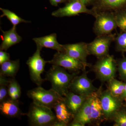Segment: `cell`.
<instances>
[{
	"label": "cell",
	"instance_id": "6da1fadb",
	"mask_svg": "<svg viewBox=\"0 0 126 126\" xmlns=\"http://www.w3.org/2000/svg\"><path fill=\"white\" fill-rule=\"evenodd\" d=\"M76 74L75 73L70 74L64 68L52 65L46 72L45 79L50 83L52 89L63 97L69 92L70 84Z\"/></svg>",
	"mask_w": 126,
	"mask_h": 126
},
{
	"label": "cell",
	"instance_id": "7a4b0ae2",
	"mask_svg": "<svg viewBox=\"0 0 126 126\" xmlns=\"http://www.w3.org/2000/svg\"><path fill=\"white\" fill-rule=\"evenodd\" d=\"M30 124L32 126H53L57 121L51 109L33 102L27 114Z\"/></svg>",
	"mask_w": 126,
	"mask_h": 126
},
{
	"label": "cell",
	"instance_id": "3957f363",
	"mask_svg": "<svg viewBox=\"0 0 126 126\" xmlns=\"http://www.w3.org/2000/svg\"><path fill=\"white\" fill-rule=\"evenodd\" d=\"M27 95L33 100V102L51 109L57 102L60 100L64 101V97L53 89L46 90L41 86L29 90Z\"/></svg>",
	"mask_w": 126,
	"mask_h": 126
},
{
	"label": "cell",
	"instance_id": "277c9868",
	"mask_svg": "<svg viewBox=\"0 0 126 126\" xmlns=\"http://www.w3.org/2000/svg\"><path fill=\"white\" fill-rule=\"evenodd\" d=\"M93 30L97 36L111 33L117 26L114 13L108 11L97 12Z\"/></svg>",
	"mask_w": 126,
	"mask_h": 126
},
{
	"label": "cell",
	"instance_id": "5b68a950",
	"mask_svg": "<svg viewBox=\"0 0 126 126\" xmlns=\"http://www.w3.org/2000/svg\"><path fill=\"white\" fill-rule=\"evenodd\" d=\"M42 48L37 46L34 53L29 58L26 62L29 67L30 76L32 81L38 86H41L45 79H42L41 75L44 71L45 67L48 61H45L41 56Z\"/></svg>",
	"mask_w": 126,
	"mask_h": 126
},
{
	"label": "cell",
	"instance_id": "8992f818",
	"mask_svg": "<svg viewBox=\"0 0 126 126\" xmlns=\"http://www.w3.org/2000/svg\"><path fill=\"white\" fill-rule=\"evenodd\" d=\"M99 59L94 67V72L100 80L109 81L115 77L117 63L113 56L109 54Z\"/></svg>",
	"mask_w": 126,
	"mask_h": 126
},
{
	"label": "cell",
	"instance_id": "52a82bcc",
	"mask_svg": "<svg viewBox=\"0 0 126 126\" xmlns=\"http://www.w3.org/2000/svg\"><path fill=\"white\" fill-rule=\"evenodd\" d=\"M97 12L92 9H89L81 0H68L64 7L52 12V15L56 17L71 16L86 14L95 17Z\"/></svg>",
	"mask_w": 126,
	"mask_h": 126
},
{
	"label": "cell",
	"instance_id": "ba28073f",
	"mask_svg": "<svg viewBox=\"0 0 126 126\" xmlns=\"http://www.w3.org/2000/svg\"><path fill=\"white\" fill-rule=\"evenodd\" d=\"M116 34H110L97 36L94 40L88 44V48L90 54L98 59L108 54L109 47L115 41Z\"/></svg>",
	"mask_w": 126,
	"mask_h": 126
},
{
	"label": "cell",
	"instance_id": "9c48e42d",
	"mask_svg": "<svg viewBox=\"0 0 126 126\" xmlns=\"http://www.w3.org/2000/svg\"><path fill=\"white\" fill-rule=\"evenodd\" d=\"M48 63L52 65H58L73 72L85 70L86 67L89 65L87 63H84L69 56L65 53L57 52L54 55L52 60Z\"/></svg>",
	"mask_w": 126,
	"mask_h": 126
},
{
	"label": "cell",
	"instance_id": "30bf717a",
	"mask_svg": "<svg viewBox=\"0 0 126 126\" xmlns=\"http://www.w3.org/2000/svg\"><path fill=\"white\" fill-rule=\"evenodd\" d=\"M69 90L76 94L87 97L96 92L97 89L94 86L85 72L80 76H76L73 79L69 86Z\"/></svg>",
	"mask_w": 126,
	"mask_h": 126
},
{
	"label": "cell",
	"instance_id": "8fae6325",
	"mask_svg": "<svg viewBox=\"0 0 126 126\" xmlns=\"http://www.w3.org/2000/svg\"><path fill=\"white\" fill-rule=\"evenodd\" d=\"M99 96L101 102L104 117L106 119L113 118L121 107V99L119 98L113 96L109 90L102 93Z\"/></svg>",
	"mask_w": 126,
	"mask_h": 126
},
{
	"label": "cell",
	"instance_id": "7c38bea8",
	"mask_svg": "<svg viewBox=\"0 0 126 126\" xmlns=\"http://www.w3.org/2000/svg\"><path fill=\"white\" fill-rule=\"evenodd\" d=\"M63 45V53L74 58L87 63V57L90 54L88 48V44L80 42Z\"/></svg>",
	"mask_w": 126,
	"mask_h": 126
},
{
	"label": "cell",
	"instance_id": "4fadbf2b",
	"mask_svg": "<svg viewBox=\"0 0 126 126\" xmlns=\"http://www.w3.org/2000/svg\"><path fill=\"white\" fill-rule=\"evenodd\" d=\"M92 9L97 12L108 11L115 12L126 10V0H96Z\"/></svg>",
	"mask_w": 126,
	"mask_h": 126
},
{
	"label": "cell",
	"instance_id": "5bb4252c",
	"mask_svg": "<svg viewBox=\"0 0 126 126\" xmlns=\"http://www.w3.org/2000/svg\"><path fill=\"white\" fill-rule=\"evenodd\" d=\"M87 97L69 91L63 97L64 101L70 112L75 116L82 106Z\"/></svg>",
	"mask_w": 126,
	"mask_h": 126
},
{
	"label": "cell",
	"instance_id": "9a60e30c",
	"mask_svg": "<svg viewBox=\"0 0 126 126\" xmlns=\"http://www.w3.org/2000/svg\"><path fill=\"white\" fill-rule=\"evenodd\" d=\"M0 110L2 114L10 117H18L24 115L20 108L18 100L10 98L0 103Z\"/></svg>",
	"mask_w": 126,
	"mask_h": 126
},
{
	"label": "cell",
	"instance_id": "2e32d148",
	"mask_svg": "<svg viewBox=\"0 0 126 126\" xmlns=\"http://www.w3.org/2000/svg\"><path fill=\"white\" fill-rule=\"evenodd\" d=\"M2 34L1 36L2 43L0 46V50L6 51L12 46L19 43L22 40L21 36L16 32V27L13 26L11 29L6 31L1 30Z\"/></svg>",
	"mask_w": 126,
	"mask_h": 126
},
{
	"label": "cell",
	"instance_id": "e0dca14e",
	"mask_svg": "<svg viewBox=\"0 0 126 126\" xmlns=\"http://www.w3.org/2000/svg\"><path fill=\"white\" fill-rule=\"evenodd\" d=\"M33 40L36 43V46H39L41 48H49L55 50L58 52H63V45L57 41L56 33L51 34L40 38H34Z\"/></svg>",
	"mask_w": 126,
	"mask_h": 126
},
{
	"label": "cell",
	"instance_id": "ac0fdd59",
	"mask_svg": "<svg viewBox=\"0 0 126 126\" xmlns=\"http://www.w3.org/2000/svg\"><path fill=\"white\" fill-rule=\"evenodd\" d=\"M92 121L91 112V97H87L82 106L75 115L73 121L81 123L83 126Z\"/></svg>",
	"mask_w": 126,
	"mask_h": 126
},
{
	"label": "cell",
	"instance_id": "d6986e66",
	"mask_svg": "<svg viewBox=\"0 0 126 126\" xmlns=\"http://www.w3.org/2000/svg\"><path fill=\"white\" fill-rule=\"evenodd\" d=\"M53 108L55 111L56 118L59 121L68 125L70 120L74 118V115L70 112L63 100L57 102Z\"/></svg>",
	"mask_w": 126,
	"mask_h": 126
},
{
	"label": "cell",
	"instance_id": "ffe728a7",
	"mask_svg": "<svg viewBox=\"0 0 126 126\" xmlns=\"http://www.w3.org/2000/svg\"><path fill=\"white\" fill-rule=\"evenodd\" d=\"M91 112L92 120H100L104 117L101 102L99 95L94 92L90 95Z\"/></svg>",
	"mask_w": 126,
	"mask_h": 126
},
{
	"label": "cell",
	"instance_id": "44dd1931",
	"mask_svg": "<svg viewBox=\"0 0 126 126\" xmlns=\"http://www.w3.org/2000/svg\"><path fill=\"white\" fill-rule=\"evenodd\" d=\"M0 65V75L6 77L14 78L19 69V61L18 60L15 61L9 60Z\"/></svg>",
	"mask_w": 126,
	"mask_h": 126
},
{
	"label": "cell",
	"instance_id": "7402d4cb",
	"mask_svg": "<svg viewBox=\"0 0 126 126\" xmlns=\"http://www.w3.org/2000/svg\"><path fill=\"white\" fill-rule=\"evenodd\" d=\"M109 90L113 96L121 98L126 83L113 78L109 81Z\"/></svg>",
	"mask_w": 126,
	"mask_h": 126
},
{
	"label": "cell",
	"instance_id": "603a6c76",
	"mask_svg": "<svg viewBox=\"0 0 126 126\" xmlns=\"http://www.w3.org/2000/svg\"><path fill=\"white\" fill-rule=\"evenodd\" d=\"M3 14L0 16V18L3 16H6L8 19L11 22L13 26L16 27V26L21 23H29L31 21L25 20L22 18L18 16L17 15L7 9L0 8Z\"/></svg>",
	"mask_w": 126,
	"mask_h": 126
},
{
	"label": "cell",
	"instance_id": "cb8c5ba5",
	"mask_svg": "<svg viewBox=\"0 0 126 126\" xmlns=\"http://www.w3.org/2000/svg\"><path fill=\"white\" fill-rule=\"evenodd\" d=\"M115 41L116 48L120 52L126 51V31H121L120 33L116 35Z\"/></svg>",
	"mask_w": 126,
	"mask_h": 126
},
{
	"label": "cell",
	"instance_id": "d4e9b609",
	"mask_svg": "<svg viewBox=\"0 0 126 126\" xmlns=\"http://www.w3.org/2000/svg\"><path fill=\"white\" fill-rule=\"evenodd\" d=\"M115 15L117 27L121 31H126V10L113 12Z\"/></svg>",
	"mask_w": 126,
	"mask_h": 126
},
{
	"label": "cell",
	"instance_id": "484cf974",
	"mask_svg": "<svg viewBox=\"0 0 126 126\" xmlns=\"http://www.w3.org/2000/svg\"><path fill=\"white\" fill-rule=\"evenodd\" d=\"M113 118L115 122L114 126H126V110L123 109L119 110Z\"/></svg>",
	"mask_w": 126,
	"mask_h": 126
},
{
	"label": "cell",
	"instance_id": "4316f807",
	"mask_svg": "<svg viewBox=\"0 0 126 126\" xmlns=\"http://www.w3.org/2000/svg\"><path fill=\"white\" fill-rule=\"evenodd\" d=\"M117 64L120 79L126 81V58L124 57L120 59Z\"/></svg>",
	"mask_w": 126,
	"mask_h": 126
},
{
	"label": "cell",
	"instance_id": "83f0119b",
	"mask_svg": "<svg viewBox=\"0 0 126 126\" xmlns=\"http://www.w3.org/2000/svg\"><path fill=\"white\" fill-rule=\"evenodd\" d=\"M8 94L10 98L14 93L21 91V88L19 84L15 79H10L8 86Z\"/></svg>",
	"mask_w": 126,
	"mask_h": 126
},
{
	"label": "cell",
	"instance_id": "f1b7e54d",
	"mask_svg": "<svg viewBox=\"0 0 126 126\" xmlns=\"http://www.w3.org/2000/svg\"><path fill=\"white\" fill-rule=\"evenodd\" d=\"M8 85L0 84V102H2L7 99L8 94Z\"/></svg>",
	"mask_w": 126,
	"mask_h": 126
},
{
	"label": "cell",
	"instance_id": "f546056e",
	"mask_svg": "<svg viewBox=\"0 0 126 126\" xmlns=\"http://www.w3.org/2000/svg\"><path fill=\"white\" fill-rule=\"evenodd\" d=\"M10 55L7 52L4 51V50H0V64H2V63L5 61L10 60Z\"/></svg>",
	"mask_w": 126,
	"mask_h": 126
},
{
	"label": "cell",
	"instance_id": "4dcf8cb0",
	"mask_svg": "<svg viewBox=\"0 0 126 126\" xmlns=\"http://www.w3.org/2000/svg\"><path fill=\"white\" fill-rule=\"evenodd\" d=\"M68 0H49L52 6H57L59 4L67 2Z\"/></svg>",
	"mask_w": 126,
	"mask_h": 126
},
{
	"label": "cell",
	"instance_id": "1f68e13d",
	"mask_svg": "<svg viewBox=\"0 0 126 126\" xmlns=\"http://www.w3.org/2000/svg\"><path fill=\"white\" fill-rule=\"evenodd\" d=\"M21 94V90L18 91L14 93L10 98L12 100H18V98L20 97Z\"/></svg>",
	"mask_w": 126,
	"mask_h": 126
},
{
	"label": "cell",
	"instance_id": "d6a6232c",
	"mask_svg": "<svg viewBox=\"0 0 126 126\" xmlns=\"http://www.w3.org/2000/svg\"><path fill=\"white\" fill-rule=\"evenodd\" d=\"M86 6L89 5H92L95 2L96 0H81Z\"/></svg>",
	"mask_w": 126,
	"mask_h": 126
},
{
	"label": "cell",
	"instance_id": "836d02e7",
	"mask_svg": "<svg viewBox=\"0 0 126 126\" xmlns=\"http://www.w3.org/2000/svg\"><path fill=\"white\" fill-rule=\"evenodd\" d=\"M67 124L62 122L59 121L57 120V121L53 124V126H67Z\"/></svg>",
	"mask_w": 126,
	"mask_h": 126
},
{
	"label": "cell",
	"instance_id": "e575fe53",
	"mask_svg": "<svg viewBox=\"0 0 126 126\" xmlns=\"http://www.w3.org/2000/svg\"><path fill=\"white\" fill-rule=\"evenodd\" d=\"M121 98L122 99H124L126 100V84H125V87H124V92H123V94L122 95Z\"/></svg>",
	"mask_w": 126,
	"mask_h": 126
},
{
	"label": "cell",
	"instance_id": "d590c367",
	"mask_svg": "<svg viewBox=\"0 0 126 126\" xmlns=\"http://www.w3.org/2000/svg\"><path fill=\"white\" fill-rule=\"evenodd\" d=\"M70 126H83L82 125L78 122L73 121L70 124Z\"/></svg>",
	"mask_w": 126,
	"mask_h": 126
},
{
	"label": "cell",
	"instance_id": "8d00e7d4",
	"mask_svg": "<svg viewBox=\"0 0 126 126\" xmlns=\"http://www.w3.org/2000/svg\"></svg>",
	"mask_w": 126,
	"mask_h": 126
}]
</instances>
